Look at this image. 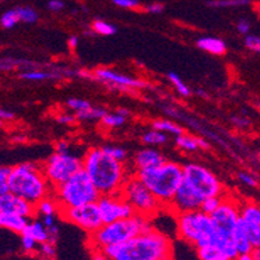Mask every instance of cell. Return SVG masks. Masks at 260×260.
I'll return each mask as SVG.
<instances>
[{"label": "cell", "mask_w": 260, "mask_h": 260, "mask_svg": "<svg viewBox=\"0 0 260 260\" xmlns=\"http://www.w3.org/2000/svg\"><path fill=\"white\" fill-rule=\"evenodd\" d=\"M83 170L101 196L120 193L128 177L134 175L127 163L110 157L103 146H92L84 153Z\"/></svg>", "instance_id": "1"}, {"label": "cell", "mask_w": 260, "mask_h": 260, "mask_svg": "<svg viewBox=\"0 0 260 260\" xmlns=\"http://www.w3.org/2000/svg\"><path fill=\"white\" fill-rule=\"evenodd\" d=\"M100 252L112 260H160L174 256V247L169 236L154 226L122 245L106 247Z\"/></svg>", "instance_id": "2"}, {"label": "cell", "mask_w": 260, "mask_h": 260, "mask_svg": "<svg viewBox=\"0 0 260 260\" xmlns=\"http://www.w3.org/2000/svg\"><path fill=\"white\" fill-rule=\"evenodd\" d=\"M8 183L11 193L35 206L44 198L53 196V186L39 163L22 162L13 166Z\"/></svg>", "instance_id": "3"}, {"label": "cell", "mask_w": 260, "mask_h": 260, "mask_svg": "<svg viewBox=\"0 0 260 260\" xmlns=\"http://www.w3.org/2000/svg\"><path fill=\"white\" fill-rule=\"evenodd\" d=\"M154 228L153 219L140 214L104 224L100 229L88 235V245L92 251H103L106 247L122 245L136 236Z\"/></svg>", "instance_id": "4"}, {"label": "cell", "mask_w": 260, "mask_h": 260, "mask_svg": "<svg viewBox=\"0 0 260 260\" xmlns=\"http://www.w3.org/2000/svg\"><path fill=\"white\" fill-rule=\"evenodd\" d=\"M134 175L140 179L159 201L163 209L170 210L176 191L184 179L183 165L175 160H169L154 167V169L141 170Z\"/></svg>", "instance_id": "5"}, {"label": "cell", "mask_w": 260, "mask_h": 260, "mask_svg": "<svg viewBox=\"0 0 260 260\" xmlns=\"http://www.w3.org/2000/svg\"><path fill=\"white\" fill-rule=\"evenodd\" d=\"M177 237L200 249L207 245H216L217 235L211 215L202 210L176 214Z\"/></svg>", "instance_id": "6"}, {"label": "cell", "mask_w": 260, "mask_h": 260, "mask_svg": "<svg viewBox=\"0 0 260 260\" xmlns=\"http://www.w3.org/2000/svg\"><path fill=\"white\" fill-rule=\"evenodd\" d=\"M240 211L241 203L236 197L225 194L219 209L211 214L217 235L216 245L220 246L232 260H236L240 255L235 242V229L240 220Z\"/></svg>", "instance_id": "7"}, {"label": "cell", "mask_w": 260, "mask_h": 260, "mask_svg": "<svg viewBox=\"0 0 260 260\" xmlns=\"http://www.w3.org/2000/svg\"><path fill=\"white\" fill-rule=\"evenodd\" d=\"M53 197L60 203L61 209H69L98 202L101 194L88 174L80 170L69 180L53 189Z\"/></svg>", "instance_id": "8"}, {"label": "cell", "mask_w": 260, "mask_h": 260, "mask_svg": "<svg viewBox=\"0 0 260 260\" xmlns=\"http://www.w3.org/2000/svg\"><path fill=\"white\" fill-rule=\"evenodd\" d=\"M183 180L200 196L203 201L210 197H223L224 185L220 179L206 166L200 163H186L183 166Z\"/></svg>", "instance_id": "9"}, {"label": "cell", "mask_w": 260, "mask_h": 260, "mask_svg": "<svg viewBox=\"0 0 260 260\" xmlns=\"http://www.w3.org/2000/svg\"><path fill=\"white\" fill-rule=\"evenodd\" d=\"M120 194L134 207L136 214L144 215L150 219L157 216L165 210L157 197L152 193V190L136 175H131L128 177Z\"/></svg>", "instance_id": "10"}, {"label": "cell", "mask_w": 260, "mask_h": 260, "mask_svg": "<svg viewBox=\"0 0 260 260\" xmlns=\"http://www.w3.org/2000/svg\"><path fill=\"white\" fill-rule=\"evenodd\" d=\"M44 175L53 189L68 181L70 177L74 176L77 172L83 170V158L69 153V154H60L53 153L42 163Z\"/></svg>", "instance_id": "11"}, {"label": "cell", "mask_w": 260, "mask_h": 260, "mask_svg": "<svg viewBox=\"0 0 260 260\" xmlns=\"http://www.w3.org/2000/svg\"><path fill=\"white\" fill-rule=\"evenodd\" d=\"M58 216L62 220L70 224H74L78 228L83 229L88 235L94 233L104 225V220L101 217L100 209L98 202L87 203L79 207H69V209H60Z\"/></svg>", "instance_id": "12"}, {"label": "cell", "mask_w": 260, "mask_h": 260, "mask_svg": "<svg viewBox=\"0 0 260 260\" xmlns=\"http://www.w3.org/2000/svg\"><path fill=\"white\" fill-rule=\"evenodd\" d=\"M92 74H93L92 80H98V82L103 83L104 86L117 89V91L132 92L144 89L145 87H148V83H146L145 80L132 77V75L115 72V70L110 69V68H98V69L92 72Z\"/></svg>", "instance_id": "13"}, {"label": "cell", "mask_w": 260, "mask_h": 260, "mask_svg": "<svg viewBox=\"0 0 260 260\" xmlns=\"http://www.w3.org/2000/svg\"><path fill=\"white\" fill-rule=\"evenodd\" d=\"M98 205L104 224L127 219V217H131L136 214L134 207L127 202L126 198L123 197L120 193L101 196L98 201Z\"/></svg>", "instance_id": "14"}, {"label": "cell", "mask_w": 260, "mask_h": 260, "mask_svg": "<svg viewBox=\"0 0 260 260\" xmlns=\"http://www.w3.org/2000/svg\"><path fill=\"white\" fill-rule=\"evenodd\" d=\"M241 220L245 224L254 249H260V205L254 201L241 202Z\"/></svg>", "instance_id": "15"}, {"label": "cell", "mask_w": 260, "mask_h": 260, "mask_svg": "<svg viewBox=\"0 0 260 260\" xmlns=\"http://www.w3.org/2000/svg\"><path fill=\"white\" fill-rule=\"evenodd\" d=\"M166 160V157L159 150L153 146H146V148L139 149L134 154L131 162V171L132 174H135L141 170L154 169V167L163 165Z\"/></svg>", "instance_id": "16"}, {"label": "cell", "mask_w": 260, "mask_h": 260, "mask_svg": "<svg viewBox=\"0 0 260 260\" xmlns=\"http://www.w3.org/2000/svg\"><path fill=\"white\" fill-rule=\"evenodd\" d=\"M0 211L17 214L27 217V219H32V217L37 216V206L13 194L11 191L7 194L0 196Z\"/></svg>", "instance_id": "17"}, {"label": "cell", "mask_w": 260, "mask_h": 260, "mask_svg": "<svg viewBox=\"0 0 260 260\" xmlns=\"http://www.w3.org/2000/svg\"><path fill=\"white\" fill-rule=\"evenodd\" d=\"M30 219L21 216V215L0 211V225H2V228L17 233V235H22Z\"/></svg>", "instance_id": "18"}, {"label": "cell", "mask_w": 260, "mask_h": 260, "mask_svg": "<svg viewBox=\"0 0 260 260\" xmlns=\"http://www.w3.org/2000/svg\"><path fill=\"white\" fill-rule=\"evenodd\" d=\"M175 144L181 152L185 153H193L198 149H209V141H206L202 138H197V136H193V135L183 134L180 136H177L176 140H175Z\"/></svg>", "instance_id": "19"}, {"label": "cell", "mask_w": 260, "mask_h": 260, "mask_svg": "<svg viewBox=\"0 0 260 260\" xmlns=\"http://www.w3.org/2000/svg\"><path fill=\"white\" fill-rule=\"evenodd\" d=\"M197 47L214 56H223L226 53V44L224 40L216 37H202L197 40Z\"/></svg>", "instance_id": "20"}, {"label": "cell", "mask_w": 260, "mask_h": 260, "mask_svg": "<svg viewBox=\"0 0 260 260\" xmlns=\"http://www.w3.org/2000/svg\"><path fill=\"white\" fill-rule=\"evenodd\" d=\"M235 242L236 247L238 250V254H249V252L255 251L249 233H247V229H246L243 221L241 220V217L235 229Z\"/></svg>", "instance_id": "21"}, {"label": "cell", "mask_w": 260, "mask_h": 260, "mask_svg": "<svg viewBox=\"0 0 260 260\" xmlns=\"http://www.w3.org/2000/svg\"><path fill=\"white\" fill-rule=\"evenodd\" d=\"M23 233H27V235L31 236L39 245L49 241L48 228L44 225V223L42 221V219H39V216H35L32 219H30L29 224H27L26 229L23 231Z\"/></svg>", "instance_id": "22"}, {"label": "cell", "mask_w": 260, "mask_h": 260, "mask_svg": "<svg viewBox=\"0 0 260 260\" xmlns=\"http://www.w3.org/2000/svg\"><path fill=\"white\" fill-rule=\"evenodd\" d=\"M196 250L200 260H232L220 246L217 245H207Z\"/></svg>", "instance_id": "23"}, {"label": "cell", "mask_w": 260, "mask_h": 260, "mask_svg": "<svg viewBox=\"0 0 260 260\" xmlns=\"http://www.w3.org/2000/svg\"><path fill=\"white\" fill-rule=\"evenodd\" d=\"M152 128L158 129V131H162L167 135H172L175 138L180 136V135L185 134L183 127L180 124H177L176 122L171 119H155L154 122L152 123Z\"/></svg>", "instance_id": "24"}, {"label": "cell", "mask_w": 260, "mask_h": 260, "mask_svg": "<svg viewBox=\"0 0 260 260\" xmlns=\"http://www.w3.org/2000/svg\"><path fill=\"white\" fill-rule=\"evenodd\" d=\"M106 113L108 112L101 106H91L86 110L75 113V117H77L78 122H101Z\"/></svg>", "instance_id": "25"}, {"label": "cell", "mask_w": 260, "mask_h": 260, "mask_svg": "<svg viewBox=\"0 0 260 260\" xmlns=\"http://www.w3.org/2000/svg\"><path fill=\"white\" fill-rule=\"evenodd\" d=\"M141 141L145 145L154 148V146L165 145L169 141V135L162 131H158V129L152 128L149 129V131L144 132L143 136H141Z\"/></svg>", "instance_id": "26"}, {"label": "cell", "mask_w": 260, "mask_h": 260, "mask_svg": "<svg viewBox=\"0 0 260 260\" xmlns=\"http://www.w3.org/2000/svg\"><path fill=\"white\" fill-rule=\"evenodd\" d=\"M60 203L53 196L44 198L37 205V216H43V215H58L60 212Z\"/></svg>", "instance_id": "27"}, {"label": "cell", "mask_w": 260, "mask_h": 260, "mask_svg": "<svg viewBox=\"0 0 260 260\" xmlns=\"http://www.w3.org/2000/svg\"><path fill=\"white\" fill-rule=\"evenodd\" d=\"M127 118L128 117L122 114L119 110H115L114 113H106V115L101 119L100 123L105 128H118V127H122L127 122Z\"/></svg>", "instance_id": "28"}, {"label": "cell", "mask_w": 260, "mask_h": 260, "mask_svg": "<svg viewBox=\"0 0 260 260\" xmlns=\"http://www.w3.org/2000/svg\"><path fill=\"white\" fill-rule=\"evenodd\" d=\"M167 79L170 80V83L174 86V88L176 89V92L180 94V96H183V98H189V96H190V88L186 86L185 82H184L176 73H169V74H167Z\"/></svg>", "instance_id": "29"}, {"label": "cell", "mask_w": 260, "mask_h": 260, "mask_svg": "<svg viewBox=\"0 0 260 260\" xmlns=\"http://www.w3.org/2000/svg\"><path fill=\"white\" fill-rule=\"evenodd\" d=\"M20 21L21 20H20V16H18L17 9H9V11H7L6 13H3L2 17H0V25H2L3 29L9 30V29H13V27H15Z\"/></svg>", "instance_id": "30"}, {"label": "cell", "mask_w": 260, "mask_h": 260, "mask_svg": "<svg viewBox=\"0 0 260 260\" xmlns=\"http://www.w3.org/2000/svg\"><path fill=\"white\" fill-rule=\"evenodd\" d=\"M92 30L96 34L104 35V37H110V35H114L117 32V27L114 25L103 20L93 21V23H92Z\"/></svg>", "instance_id": "31"}, {"label": "cell", "mask_w": 260, "mask_h": 260, "mask_svg": "<svg viewBox=\"0 0 260 260\" xmlns=\"http://www.w3.org/2000/svg\"><path fill=\"white\" fill-rule=\"evenodd\" d=\"M101 146H103L104 152L108 153L110 157L119 160V162L127 163V159H128V152H127L124 148H122V146H117V145H101Z\"/></svg>", "instance_id": "32"}, {"label": "cell", "mask_w": 260, "mask_h": 260, "mask_svg": "<svg viewBox=\"0 0 260 260\" xmlns=\"http://www.w3.org/2000/svg\"><path fill=\"white\" fill-rule=\"evenodd\" d=\"M251 3V0H209L207 6L215 8H225V7H245Z\"/></svg>", "instance_id": "33"}, {"label": "cell", "mask_w": 260, "mask_h": 260, "mask_svg": "<svg viewBox=\"0 0 260 260\" xmlns=\"http://www.w3.org/2000/svg\"><path fill=\"white\" fill-rule=\"evenodd\" d=\"M91 103L84 99H80V98H70L66 100V108L73 110L74 113H79L82 110H86V109L91 108Z\"/></svg>", "instance_id": "34"}, {"label": "cell", "mask_w": 260, "mask_h": 260, "mask_svg": "<svg viewBox=\"0 0 260 260\" xmlns=\"http://www.w3.org/2000/svg\"><path fill=\"white\" fill-rule=\"evenodd\" d=\"M17 9L18 16H20V20L25 23H34L37 22L39 16H38L37 11L30 7H18Z\"/></svg>", "instance_id": "35"}, {"label": "cell", "mask_w": 260, "mask_h": 260, "mask_svg": "<svg viewBox=\"0 0 260 260\" xmlns=\"http://www.w3.org/2000/svg\"><path fill=\"white\" fill-rule=\"evenodd\" d=\"M21 247H22L23 252H26V254H32V252H38L39 243H38L30 235L22 233V235H21Z\"/></svg>", "instance_id": "36"}, {"label": "cell", "mask_w": 260, "mask_h": 260, "mask_svg": "<svg viewBox=\"0 0 260 260\" xmlns=\"http://www.w3.org/2000/svg\"><path fill=\"white\" fill-rule=\"evenodd\" d=\"M224 197V196H223ZM223 197H210L206 198V200L203 201L202 206H201L200 210H202L205 214L211 215L212 212L216 211L219 209V206L221 205V201H223Z\"/></svg>", "instance_id": "37"}, {"label": "cell", "mask_w": 260, "mask_h": 260, "mask_svg": "<svg viewBox=\"0 0 260 260\" xmlns=\"http://www.w3.org/2000/svg\"><path fill=\"white\" fill-rule=\"evenodd\" d=\"M12 167L9 166H2L0 169V196L7 194L9 193V176H11Z\"/></svg>", "instance_id": "38"}, {"label": "cell", "mask_w": 260, "mask_h": 260, "mask_svg": "<svg viewBox=\"0 0 260 260\" xmlns=\"http://www.w3.org/2000/svg\"><path fill=\"white\" fill-rule=\"evenodd\" d=\"M243 44L249 51L255 52V53H260V37L259 35H246Z\"/></svg>", "instance_id": "39"}, {"label": "cell", "mask_w": 260, "mask_h": 260, "mask_svg": "<svg viewBox=\"0 0 260 260\" xmlns=\"http://www.w3.org/2000/svg\"><path fill=\"white\" fill-rule=\"evenodd\" d=\"M237 179L240 180L241 184H243V185H246V186H249V188H256L257 186L256 177L252 176L250 172L240 171L237 175Z\"/></svg>", "instance_id": "40"}, {"label": "cell", "mask_w": 260, "mask_h": 260, "mask_svg": "<svg viewBox=\"0 0 260 260\" xmlns=\"http://www.w3.org/2000/svg\"><path fill=\"white\" fill-rule=\"evenodd\" d=\"M38 252H39L42 256L44 257H53L56 255V243H52V242H44V243H40L39 245V249H38Z\"/></svg>", "instance_id": "41"}, {"label": "cell", "mask_w": 260, "mask_h": 260, "mask_svg": "<svg viewBox=\"0 0 260 260\" xmlns=\"http://www.w3.org/2000/svg\"><path fill=\"white\" fill-rule=\"evenodd\" d=\"M56 120L60 124H65V126H70V124H74L75 122H78L75 114H70V113H61L56 117Z\"/></svg>", "instance_id": "42"}, {"label": "cell", "mask_w": 260, "mask_h": 260, "mask_svg": "<svg viewBox=\"0 0 260 260\" xmlns=\"http://www.w3.org/2000/svg\"><path fill=\"white\" fill-rule=\"evenodd\" d=\"M72 150V144L68 140H60L54 144V153H60V154H69Z\"/></svg>", "instance_id": "43"}, {"label": "cell", "mask_w": 260, "mask_h": 260, "mask_svg": "<svg viewBox=\"0 0 260 260\" xmlns=\"http://www.w3.org/2000/svg\"><path fill=\"white\" fill-rule=\"evenodd\" d=\"M232 123L235 124L237 128H247L250 126V119L246 117H241V115H235V117H232Z\"/></svg>", "instance_id": "44"}, {"label": "cell", "mask_w": 260, "mask_h": 260, "mask_svg": "<svg viewBox=\"0 0 260 260\" xmlns=\"http://www.w3.org/2000/svg\"><path fill=\"white\" fill-rule=\"evenodd\" d=\"M113 3L117 7L126 9H134L136 8V7H139L138 0H113Z\"/></svg>", "instance_id": "45"}, {"label": "cell", "mask_w": 260, "mask_h": 260, "mask_svg": "<svg viewBox=\"0 0 260 260\" xmlns=\"http://www.w3.org/2000/svg\"><path fill=\"white\" fill-rule=\"evenodd\" d=\"M236 29L241 35H249L250 32V22L247 20H240L236 25Z\"/></svg>", "instance_id": "46"}, {"label": "cell", "mask_w": 260, "mask_h": 260, "mask_svg": "<svg viewBox=\"0 0 260 260\" xmlns=\"http://www.w3.org/2000/svg\"><path fill=\"white\" fill-rule=\"evenodd\" d=\"M48 233H49V242L52 243L57 242L58 237H60V228H58L57 224L51 226V228H48Z\"/></svg>", "instance_id": "47"}, {"label": "cell", "mask_w": 260, "mask_h": 260, "mask_svg": "<svg viewBox=\"0 0 260 260\" xmlns=\"http://www.w3.org/2000/svg\"><path fill=\"white\" fill-rule=\"evenodd\" d=\"M47 6H48L49 11L58 12V11H61L63 7H65V4H63L62 0H49Z\"/></svg>", "instance_id": "48"}, {"label": "cell", "mask_w": 260, "mask_h": 260, "mask_svg": "<svg viewBox=\"0 0 260 260\" xmlns=\"http://www.w3.org/2000/svg\"><path fill=\"white\" fill-rule=\"evenodd\" d=\"M56 216L57 215H43V216H40V219L47 228H51V226L56 225Z\"/></svg>", "instance_id": "49"}, {"label": "cell", "mask_w": 260, "mask_h": 260, "mask_svg": "<svg viewBox=\"0 0 260 260\" xmlns=\"http://www.w3.org/2000/svg\"><path fill=\"white\" fill-rule=\"evenodd\" d=\"M0 118H2V120H3V122H11V120L15 119L16 115H15V113L11 112V110L2 109V110H0Z\"/></svg>", "instance_id": "50"}, {"label": "cell", "mask_w": 260, "mask_h": 260, "mask_svg": "<svg viewBox=\"0 0 260 260\" xmlns=\"http://www.w3.org/2000/svg\"><path fill=\"white\" fill-rule=\"evenodd\" d=\"M163 9H165V6L160 3H153L150 4V6L146 7V11H148L149 13H153V15H158V13L163 12Z\"/></svg>", "instance_id": "51"}, {"label": "cell", "mask_w": 260, "mask_h": 260, "mask_svg": "<svg viewBox=\"0 0 260 260\" xmlns=\"http://www.w3.org/2000/svg\"><path fill=\"white\" fill-rule=\"evenodd\" d=\"M68 46H69V48L72 49V51L77 49L78 46H79V38H78L77 35L69 37V39H68Z\"/></svg>", "instance_id": "52"}, {"label": "cell", "mask_w": 260, "mask_h": 260, "mask_svg": "<svg viewBox=\"0 0 260 260\" xmlns=\"http://www.w3.org/2000/svg\"><path fill=\"white\" fill-rule=\"evenodd\" d=\"M236 260H257L255 256V252H249V254H240Z\"/></svg>", "instance_id": "53"}, {"label": "cell", "mask_w": 260, "mask_h": 260, "mask_svg": "<svg viewBox=\"0 0 260 260\" xmlns=\"http://www.w3.org/2000/svg\"><path fill=\"white\" fill-rule=\"evenodd\" d=\"M92 260H112L100 251H92Z\"/></svg>", "instance_id": "54"}, {"label": "cell", "mask_w": 260, "mask_h": 260, "mask_svg": "<svg viewBox=\"0 0 260 260\" xmlns=\"http://www.w3.org/2000/svg\"><path fill=\"white\" fill-rule=\"evenodd\" d=\"M197 94H200L201 98H207V94L205 92H202L201 89H197Z\"/></svg>", "instance_id": "55"}, {"label": "cell", "mask_w": 260, "mask_h": 260, "mask_svg": "<svg viewBox=\"0 0 260 260\" xmlns=\"http://www.w3.org/2000/svg\"><path fill=\"white\" fill-rule=\"evenodd\" d=\"M255 256L256 257H260V249H257V250H255Z\"/></svg>", "instance_id": "56"}, {"label": "cell", "mask_w": 260, "mask_h": 260, "mask_svg": "<svg viewBox=\"0 0 260 260\" xmlns=\"http://www.w3.org/2000/svg\"><path fill=\"white\" fill-rule=\"evenodd\" d=\"M160 260H174V256H169V257H165V259H160Z\"/></svg>", "instance_id": "57"}]
</instances>
